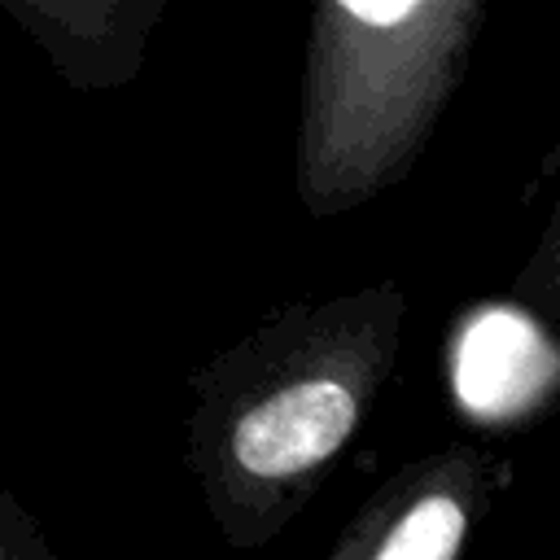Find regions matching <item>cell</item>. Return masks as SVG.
I'll use <instances>...</instances> for the list:
<instances>
[{"label": "cell", "instance_id": "obj_1", "mask_svg": "<svg viewBox=\"0 0 560 560\" xmlns=\"http://www.w3.org/2000/svg\"><path fill=\"white\" fill-rule=\"evenodd\" d=\"M398 332L402 293L372 284L276 315L201 376L192 464L236 547L271 538L302 512L381 398Z\"/></svg>", "mask_w": 560, "mask_h": 560}, {"label": "cell", "instance_id": "obj_2", "mask_svg": "<svg viewBox=\"0 0 560 560\" xmlns=\"http://www.w3.org/2000/svg\"><path fill=\"white\" fill-rule=\"evenodd\" d=\"M477 0H324L311 9L298 192L311 214L398 184L464 79Z\"/></svg>", "mask_w": 560, "mask_h": 560}, {"label": "cell", "instance_id": "obj_3", "mask_svg": "<svg viewBox=\"0 0 560 560\" xmlns=\"http://www.w3.org/2000/svg\"><path fill=\"white\" fill-rule=\"evenodd\" d=\"M486 459L446 446L398 468L341 529L328 560H459L490 499Z\"/></svg>", "mask_w": 560, "mask_h": 560}, {"label": "cell", "instance_id": "obj_4", "mask_svg": "<svg viewBox=\"0 0 560 560\" xmlns=\"http://www.w3.org/2000/svg\"><path fill=\"white\" fill-rule=\"evenodd\" d=\"M560 385V346L529 311L481 306L451 341V394L477 424H512Z\"/></svg>", "mask_w": 560, "mask_h": 560}, {"label": "cell", "instance_id": "obj_5", "mask_svg": "<svg viewBox=\"0 0 560 560\" xmlns=\"http://www.w3.org/2000/svg\"><path fill=\"white\" fill-rule=\"evenodd\" d=\"M525 293L542 306H560V197H556V210H551V223L542 232V245L534 254V262L525 267Z\"/></svg>", "mask_w": 560, "mask_h": 560}, {"label": "cell", "instance_id": "obj_6", "mask_svg": "<svg viewBox=\"0 0 560 560\" xmlns=\"http://www.w3.org/2000/svg\"><path fill=\"white\" fill-rule=\"evenodd\" d=\"M0 560H26V556H22V551H13V547L0 538ZM35 560H48V556H44V551H35Z\"/></svg>", "mask_w": 560, "mask_h": 560}]
</instances>
